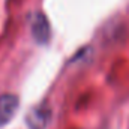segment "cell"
I'll use <instances>...</instances> for the list:
<instances>
[{
    "label": "cell",
    "instance_id": "7a4b0ae2",
    "mask_svg": "<svg viewBox=\"0 0 129 129\" xmlns=\"http://www.w3.org/2000/svg\"><path fill=\"white\" fill-rule=\"evenodd\" d=\"M48 120V111H42L41 108L33 111L30 117H27V123L32 129H44Z\"/></svg>",
    "mask_w": 129,
    "mask_h": 129
},
{
    "label": "cell",
    "instance_id": "6da1fadb",
    "mask_svg": "<svg viewBox=\"0 0 129 129\" xmlns=\"http://www.w3.org/2000/svg\"><path fill=\"white\" fill-rule=\"evenodd\" d=\"M18 108V99L14 95H2L0 96V128L12 120Z\"/></svg>",
    "mask_w": 129,
    "mask_h": 129
}]
</instances>
